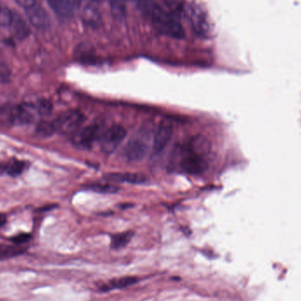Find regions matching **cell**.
<instances>
[{"label": "cell", "mask_w": 301, "mask_h": 301, "mask_svg": "<svg viewBox=\"0 0 301 301\" xmlns=\"http://www.w3.org/2000/svg\"><path fill=\"white\" fill-rule=\"evenodd\" d=\"M134 1L138 9L151 20L160 33L175 39H182L185 36L184 28L178 18L157 4L154 0Z\"/></svg>", "instance_id": "obj_1"}, {"label": "cell", "mask_w": 301, "mask_h": 301, "mask_svg": "<svg viewBox=\"0 0 301 301\" xmlns=\"http://www.w3.org/2000/svg\"><path fill=\"white\" fill-rule=\"evenodd\" d=\"M150 129H141L136 136L127 143L123 149V159L130 163L140 162L148 153Z\"/></svg>", "instance_id": "obj_2"}, {"label": "cell", "mask_w": 301, "mask_h": 301, "mask_svg": "<svg viewBox=\"0 0 301 301\" xmlns=\"http://www.w3.org/2000/svg\"><path fill=\"white\" fill-rule=\"evenodd\" d=\"M186 15L189 19L191 28L197 36L208 37L212 33V25L209 16L199 5L190 4L186 10Z\"/></svg>", "instance_id": "obj_3"}, {"label": "cell", "mask_w": 301, "mask_h": 301, "mask_svg": "<svg viewBox=\"0 0 301 301\" xmlns=\"http://www.w3.org/2000/svg\"><path fill=\"white\" fill-rule=\"evenodd\" d=\"M84 119V115L80 112L68 110L61 114L55 121H53V123L57 132L65 136H71L78 131Z\"/></svg>", "instance_id": "obj_4"}, {"label": "cell", "mask_w": 301, "mask_h": 301, "mask_svg": "<svg viewBox=\"0 0 301 301\" xmlns=\"http://www.w3.org/2000/svg\"><path fill=\"white\" fill-rule=\"evenodd\" d=\"M125 128L121 125H114L106 130L100 140V148L106 154H111L123 143L126 138Z\"/></svg>", "instance_id": "obj_5"}, {"label": "cell", "mask_w": 301, "mask_h": 301, "mask_svg": "<svg viewBox=\"0 0 301 301\" xmlns=\"http://www.w3.org/2000/svg\"><path fill=\"white\" fill-rule=\"evenodd\" d=\"M174 132V124L170 119H164L160 122L153 137V149L159 153L167 147L171 140Z\"/></svg>", "instance_id": "obj_6"}, {"label": "cell", "mask_w": 301, "mask_h": 301, "mask_svg": "<svg viewBox=\"0 0 301 301\" xmlns=\"http://www.w3.org/2000/svg\"><path fill=\"white\" fill-rule=\"evenodd\" d=\"M34 108L29 104H21L14 106L7 111L8 119L11 123L28 124L34 120Z\"/></svg>", "instance_id": "obj_7"}, {"label": "cell", "mask_w": 301, "mask_h": 301, "mask_svg": "<svg viewBox=\"0 0 301 301\" xmlns=\"http://www.w3.org/2000/svg\"><path fill=\"white\" fill-rule=\"evenodd\" d=\"M25 11L29 22L34 27H36L38 29H45L49 26L50 20L48 12L41 4H35Z\"/></svg>", "instance_id": "obj_8"}, {"label": "cell", "mask_w": 301, "mask_h": 301, "mask_svg": "<svg viewBox=\"0 0 301 301\" xmlns=\"http://www.w3.org/2000/svg\"><path fill=\"white\" fill-rule=\"evenodd\" d=\"M181 167L182 170L192 175H199L205 172L206 168V162L205 159L194 155L192 153H187L181 161Z\"/></svg>", "instance_id": "obj_9"}, {"label": "cell", "mask_w": 301, "mask_h": 301, "mask_svg": "<svg viewBox=\"0 0 301 301\" xmlns=\"http://www.w3.org/2000/svg\"><path fill=\"white\" fill-rule=\"evenodd\" d=\"M95 3L87 0L86 3L82 4L81 19L83 22L86 26H91L93 28H96L100 26L101 21V15L99 9L94 5Z\"/></svg>", "instance_id": "obj_10"}, {"label": "cell", "mask_w": 301, "mask_h": 301, "mask_svg": "<svg viewBox=\"0 0 301 301\" xmlns=\"http://www.w3.org/2000/svg\"><path fill=\"white\" fill-rule=\"evenodd\" d=\"M48 4L61 19H69L73 15L76 0H48Z\"/></svg>", "instance_id": "obj_11"}, {"label": "cell", "mask_w": 301, "mask_h": 301, "mask_svg": "<svg viewBox=\"0 0 301 301\" xmlns=\"http://www.w3.org/2000/svg\"><path fill=\"white\" fill-rule=\"evenodd\" d=\"M188 152L199 158L205 159L211 152V143L204 136H196L189 143Z\"/></svg>", "instance_id": "obj_12"}, {"label": "cell", "mask_w": 301, "mask_h": 301, "mask_svg": "<svg viewBox=\"0 0 301 301\" xmlns=\"http://www.w3.org/2000/svg\"><path fill=\"white\" fill-rule=\"evenodd\" d=\"M99 136V127L95 124L86 126L78 134V145L83 149H88L92 147L94 141Z\"/></svg>", "instance_id": "obj_13"}, {"label": "cell", "mask_w": 301, "mask_h": 301, "mask_svg": "<svg viewBox=\"0 0 301 301\" xmlns=\"http://www.w3.org/2000/svg\"><path fill=\"white\" fill-rule=\"evenodd\" d=\"M11 34L17 39L22 40L29 35V27L22 17L18 12L14 11L13 19L11 23V26L8 28Z\"/></svg>", "instance_id": "obj_14"}, {"label": "cell", "mask_w": 301, "mask_h": 301, "mask_svg": "<svg viewBox=\"0 0 301 301\" xmlns=\"http://www.w3.org/2000/svg\"><path fill=\"white\" fill-rule=\"evenodd\" d=\"M108 180L116 182H127L130 184H140L145 182V177L140 174L132 173H115L109 174L107 176Z\"/></svg>", "instance_id": "obj_15"}, {"label": "cell", "mask_w": 301, "mask_h": 301, "mask_svg": "<svg viewBox=\"0 0 301 301\" xmlns=\"http://www.w3.org/2000/svg\"><path fill=\"white\" fill-rule=\"evenodd\" d=\"M26 251V248H24L21 245L0 244V261L11 259L13 257H18V256L23 255Z\"/></svg>", "instance_id": "obj_16"}, {"label": "cell", "mask_w": 301, "mask_h": 301, "mask_svg": "<svg viewBox=\"0 0 301 301\" xmlns=\"http://www.w3.org/2000/svg\"><path fill=\"white\" fill-rule=\"evenodd\" d=\"M138 282V278L135 277H123L121 279H114L111 282L109 283V286H104L100 287V290L108 291L111 289H121V288H125L127 287L132 286L134 284Z\"/></svg>", "instance_id": "obj_17"}, {"label": "cell", "mask_w": 301, "mask_h": 301, "mask_svg": "<svg viewBox=\"0 0 301 301\" xmlns=\"http://www.w3.org/2000/svg\"><path fill=\"white\" fill-rule=\"evenodd\" d=\"M127 0H108L112 15L116 19H123L126 14Z\"/></svg>", "instance_id": "obj_18"}, {"label": "cell", "mask_w": 301, "mask_h": 301, "mask_svg": "<svg viewBox=\"0 0 301 301\" xmlns=\"http://www.w3.org/2000/svg\"><path fill=\"white\" fill-rule=\"evenodd\" d=\"M133 235L132 232H125L113 235L111 238L112 249H118L125 247L131 241Z\"/></svg>", "instance_id": "obj_19"}, {"label": "cell", "mask_w": 301, "mask_h": 301, "mask_svg": "<svg viewBox=\"0 0 301 301\" xmlns=\"http://www.w3.org/2000/svg\"><path fill=\"white\" fill-rule=\"evenodd\" d=\"M14 11L0 3V27L9 28L13 19Z\"/></svg>", "instance_id": "obj_20"}, {"label": "cell", "mask_w": 301, "mask_h": 301, "mask_svg": "<svg viewBox=\"0 0 301 301\" xmlns=\"http://www.w3.org/2000/svg\"><path fill=\"white\" fill-rule=\"evenodd\" d=\"M165 2L169 11L178 19L179 16H182L186 12L187 8L185 7L183 0H165Z\"/></svg>", "instance_id": "obj_21"}, {"label": "cell", "mask_w": 301, "mask_h": 301, "mask_svg": "<svg viewBox=\"0 0 301 301\" xmlns=\"http://www.w3.org/2000/svg\"><path fill=\"white\" fill-rule=\"evenodd\" d=\"M56 128L54 125L53 122H48V121H41L38 123L36 126V132L38 135L43 138H48L52 136L53 134L56 132Z\"/></svg>", "instance_id": "obj_22"}, {"label": "cell", "mask_w": 301, "mask_h": 301, "mask_svg": "<svg viewBox=\"0 0 301 301\" xmlns=\"http://www.w3.org/2000/svg\"><path fill=\"white\" fill-rule=\"evenodd\" d=\"M88 189L100 194H115L119 191V188L109 184H92Z\"/></svg>", "instance_id": "obj_23"}, {"label": "cell", "mask_w": 301, "mask_h": 301, "mask_svg": "<svg viewBox=\"0 0 301 301\" xmlns=\"http://www.w3.org/2000/svg\"><path fill=\"white\" fill-rule=\"evenodd\" d=\"M26 168V163L19 160H13L8 165L7 173L11 176H17L22 174L24 169Z\"/></svg>", "instance_id": "obj_24"}, {"label": "cell", "mask_w": 301, "mask_h": 301, "mask_svg": "<svg viewBox=\"0 0 301 301\" xmlns=\"http://www.w3.org/2000/svg\"><path fill=\"white\" fill-rule=\"evenodd\" d=\"M53 105L50 100L47 99H41L39 100L37 106V111L39 115L42 116H48L52 113Z\"/></svg>", "instance_id": "obj_25"}, {"label": "cell", "mask_w": 301, "mask_h": 301, "mask_svg": "<svg viewBox=\"0 0 301 301\" xmlns=\"http://www.w3.org/2000/svg\"><path fill=\"white\" fill-rule=\"evenodd\" d=\"M11 78V71L5 63L0 60V84L6 83Z\"/></svg>", "instance_id": "obj_26"}, {"label": "cell", "mask_w": 301, "mask_h": 301, "mask_svg": "<svg viewBox=\"0 0 301 301\" xmlns=\"http://www.w3.org/2000/svg\"><path fill=\"white\" fill-rule=\"evenodd\" d=\"M30 239H31V234H20L10 239V241L17 245H22L24 243L29 242Z\"/></svg>", "instance_id": "obj_27"}, {"label": "cell", "mask_w": 301, "mask_h": 301, "mask_svg": "<svg viewBox=\"0 0 301 301\" xmlns=\"http://www.w3.org/2000/svg\"><path fill=\"white\" fill-rule=\"evenodd\" d=\"M16 1L25 10L32 7V6L35 5V4H39V0H16Z\"/></svg>", "instance_id": "obj_28"}, {"label": "cell", "mask_w": 301, "mask_h": 301, "mask_svg": "<svg viewBox=\"0 0 301 301\" xmlns=\"http://www.w3.org/2000/svg\"><path fill=\"white\" fill-rule=\"evenodd\" d=\"M6 222V217L3 213H0V227H2Z\"/></svg>", "instance_id": "obj_29"}, {"label": "cell", "mask_w": 301, "mask_h": 301, "mask_svg": "<svg viewBox=\"0 0 301 301\" xmlns=\"http://www.w3.org/2000/svg\"><path fill=\"white\" fill-rule=\"evenodd\" d=\"M90 1L93 2V3H100L102 0H90Z\"/></svg>", "instance_id": "obj_30"}]
</instances>
